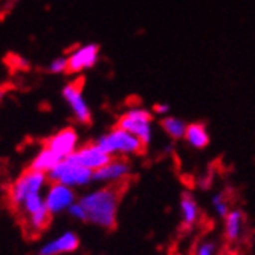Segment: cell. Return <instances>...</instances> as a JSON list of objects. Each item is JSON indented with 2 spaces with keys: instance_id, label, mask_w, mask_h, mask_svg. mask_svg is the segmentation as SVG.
I'll return each mask as SVG.
<instances>
[{
  "instance_id": "obj_5",
  "label": "cell",
  "mask_w": 255,
  "mask_h": 255,
  "mask_svg": "<svg viewBox=\"0 0 255 255\" xmlns=\"http://www.w3.org/2000/svg\"><path fill=\"white\" fill-rule=\"evenodd\" d=\"M151 121H153V117L150 112L142 110V109H131L126 112L118 120L117 127L127 130L128 133L137 136L145 145H148L150 137H151Z\"/></svg>"
},
{
  "instance_id": "obj_13",
  "label": "cell",
  "mask_w": 255,
  "mask_h": 255,
  "mask_svg": "<svg viewBox=\"0 0 255 255\" xmlns=\"http://www.w3.org/2000/svg\"><path fill=\"white\" fill-rule=\"evenodd\" d=\"M245 231V214L236 208L225 217V239L228 243H236L242 239Z\"/></svg>"
},
{
  "instance_id": "obj_25",
  "label": "cell",
  "mask_w": 255,
  "mask_h": 255,
  "mask_svg": "<svg viewBox=\"0 0 255 255\" xmlns=\"http://www.w3.org/2000/svg\"><path fill=\"white\" fill-rule=\"evenodd\" d=\"M222 255H231V254H222Z\"/></svg>"
},
{
  "instance_id": "obj_23",
  "label": "cell",
  "mask_w": 255,
  "mask_h": 255,
  "mask_svg": "<svg viewBox=\"0 0 255 255\" xmlns=\"http://www.w3.org/2000/svg\"><path fill=\"white\" fill-rule=\"evenodd\" d=\"M153 109H154L156 113H165V112H168V106L167 104H156Z\"/></svg>"
},
{
  "instance_id": "obj_12",
  "label": "cell",
  "mask_w": 255,
  "mask_h": 255,
  "mask_svg": "<svg viewBox=\"0 0 255 255\" xmlns=\"http://www.w3.org/2000/svg\"><path fill=\"white\" fill-rule=\"evenodd\" d=\"M80 246V239L74 233H64L61 237L48 243L40 249V255H58L66 252H74Z\"/></svg>"
},
{
  "instance_id": "obj_14",
  "label": "cell",
  "mask_w": 255,
  "mask_h": 255,
  "mask_svg": "<svg viewBox=\"0 0 255 255\" xmlns=\"http://www.w3.org/2000/svg\"><path fill=\"white\" fill-rule=\"evenodd\" d=\"M52 216L54 214L49 211V208L44 203V206H41L37 213H34L32 216L23 220V228H25L26 233H32V237H37L51 225Z\"/></svg>"
},
{
  "instance_id": "obj_21",
  "label": "cell",
  "mask_w": 255,
  "mask_h": 255,
  "mask_svg": "<svg viewBox=\"0 0 255 255\" xmlns=\"http://www.w3.org/2000/svg\"><path fill=\"white\" fill-rule=\"evenodd\" d=\"M48 71L51 74H64V72H67V57L54 58L48 66Z\"/></svg>"
},
{
  "instance_id": "obj_17",
  "label": "cell",
  "mask_w": 255,
  "mask_h": 255,
  "mask_svg": "<svg viewBox=\"0 0 255 255\" xmlns=\"http://www.w3.org/2000/svg\"><path fill=\"white\" fill-rule=\"evenodd\" d=\"M185 139L187 142L194 148H205L210 144V136H208V130L205 124L194 123L187 126V133H185Z\"/></svg>"
},
{
  "instance_id": "obj_22",
  "label": "cell",
  "mask_w": 255,
  "mask_h": 255,
  "mask_svg": "<svg viewBox=\"0 0 255 255\" xmlns=\"http://www.w3.org/2000/svg\"><path fill=\"white\" fill-rule=\"evenodd\" d=\"M69 213H71L75 219L78 220H83V222H87V214L84 211V208L80 205V203H74L71 208H69Z\"/></svg>"
},
{
  "instance_id": "obj_3",
  "label": "cell",
  "mask_w": 255,
  "mask_h": 255,
  "mask_svg": "<svg viewBox=\"0 0 255 255\" xmlns=\"http://www.w3.org/2000/svg\"><path fill=\"white\" fill-rule=\"evenodd\" d=\"M46 182V173L32 170L31 167L25 170L20 177L9 187L8 197L12 210H20L25 199L32 193H40Z\"/></svg>"
},
{
  "instance_id": "obj_2",
  "label": "cell",
  "mask_w": 255,
  "mask_h": 255,
  "mask_svg": "<svg viewBox=\"0 0 255 255\" xmlns=\"http://www.w3.org/2000/svg\"><path fill=\"white\" fill-rule=\"evenodd\" d=\"M95 144L110 156H113L115 153L144 154L147 150V145L137 136L128 133L127 130L120 128V127H115L112 131L100 136L95 141Z\"/></svg>"
},
{
  "instance_id": "obj_18",
  "label": "cell",
  "mask_w": 255,
  "mask_h": 255,
  "mask_svg": "<svg viewBox=\"0 0 255 255\" xmlns=\"http://www.w3.org/2000/svg\"><path fill=\"white\" fill-rule=\"evenodd\" d=\"M160 127L164 128V131L173 139H182V137H185V133H187V126H185V123L177 118H173V117L162 120Z\"/></svg>"
},
{
  "instance_id": "obj_7",
  "label": "cell",
  "mask_w": 255,
  "mask_h": 255,
  "mask_svg": "<svg viewBox=\"0 0 255 255\" xmlns=\"http://www.w3.org/2000/svg\"><path fill=\"white\" fill-rule=\"evenodd\" d=\"M72 164L86 167L92 171H97L100 168H103L104 165H107L109 162L113 159L110 154H107L106 151H103L95 142L94 144H87L83 148L77 150L75 153H72L67 157Z\"/></svg>"
},
{
  "instance_id": "obj_9",
  "label": "cell",
  "mask_w": 255,
  "mask_h": 255,
  "mask_svg": "<svg viewBox=\"0 0 255 255\" xmlns=\"http://www.w3.org/2000/svg\"><path fill=\"white\" fill-rule=\"evenodd\" d=\"M77 141H78L77 131L72 127H67V128L60 130L54 136L48 137V141H46L44 147H48L49 150H52L57 156H60L64 160L72 153H75Z\"/></svg>"
},
{
  "instance_id": "obj_10",
  "label": "cell",
  "mask_w": 255,
  "mask_h": 255,
  "mask_svg": "<svg viewBox=\"0 0 255 255\" xmlns=\"http://www.w3.org/2000/svg\"><path fill=\"white\" fill-rule=\"evenodd\" d=\"M74 200L75 194L71 190V187L63 183H52L48 191V196L44 199V203L52 214H57L64 210H69L74 205Z\"/></svg>"
},
{
  "instance_id": "obj_6",
  "label": "cell",
  "mask_w": 255,
  "mask_h": 255,
  "mask_svg": "<svg viewBox=\"0 0 255 255\" xmlns=\"http://www.w3.org/2000/svg\"><path fill=\"white\" fill-rule=\"evenodd\" d=\"M84 77H78L72 83H69L63 87L61 94L66 103L71 107L74 117L81 124H90L92 123V113L87 106V103L83 98V87H84Z\"/></svg>"
},
{
  "instance_id": "obj_19",
  "label": "cell",
  "mask_w": 255,
  "mask_h": 255,
  "mask_svg": "<svg viewBox=\"0 0 255 255\" xmlns=\"http://www.w3.org/2000/svg\"><path fill=\"white\" fill-rule=\"evenodd\" d=\"M193 255H220L219 254V246L213 240H203L196 245Z\"/></svg>"
},
{
  "instance_id": "obj_11",
  "label": "cell",
  "mask_w": 255,
  "mask_h": 255,
  "mask_svg": "<svg viewBox=\"0 0 255 255\" xmlns=\"http://www.w3.org/2000/svg\"><path fill=\"white\" fill-rule=\"evenodd\" d=\"M130 164L126 157H113L107 165L94 171V180L100 182H118L130 177Z\"/></svg>"
},
{
  "instance_id": "obj_15",
  "label": "cell",
  "mask_w": 255,
  "mask_h": 255,
  "mask_svg": "<svg viewBox=\"0 0 255 255\" xmlns=\"http://www.w3.org/2000/svg\"><path fill=\"white\" fill-rule=\"evenodd\" d=\"M63 159L60 156H57L52 150H49L48 147H44L37 156L35 159L32 160L31 164V168L32 170H37V171H41V173H49L52 171Z\"/></svg>"
},
{
  "instance_id": "obj_16",
  "label": "cell",
  "mask_w": 255,
  "mask_h": 255,
  "mask_svg": "<svg viewBox=\"0 0 255 255\" xmlns=\"http://www.w3.org/2000/svg\"><path fill=\"white\" fill-rule=\"evenodd\" d=\"M180 208H182V217H183V226L191 228L199 220V206L196 199L190 193H183L180 199Z\"/></svg>"
},
{
  "instance_id": "obj_4",
  "label": "cell",
  "mask_w": 255,
  "mask_h": 255,
  "mask_svg": "<svg viewBox=\"0 0 255 255\" xmlns=\"http://www.w3.org/2000/svg\"><path fill=\"white\" fill-rule=\"evenodd\" d=\"M48 177L52 183H63L67 187H78V185H86L94 179V171L72 164L69 159L61 160L60 164L48 173Z\"/></svg>"
},
{
  "instance_id": "obj_20",
  "label": "cell",
  "mask_w": 255,
  "mask_h": 255,
  "mask_svg": "<svg viewBox=\"0 0 255 255\" xmlns=\"http://www.w3.org/2000/svg\"><path fill=\"white\" fill-rule=\"evenodd\" d=\"M213 205H214V208H216V211L219 213V216L223 217V219L231 213V203H229V200L226 199V194H225V193L217 194V196L213 199Z\"/></svg>"
},
{
  "instance_id": "obj_8",
  "label": "cell",
  "mask_w": 255,
  "mask_h": 255,
  "mask_svg": "<svg viewBox=\"0 0 255 255\" xmlns=\"http://www.w3.org/2000/svg\"><path fill=\"white\" fill-rule=\"evenodd\" d=\"M100 46L95 43L84 44L67 57V74H80L86 69L94 67L98 61Z\"/></svg>"
},
{
  "instance_id": "obj_24",
  "label": "cell",
  "mask_w": 255,
  "mask_h": 255,
  "mask_svg": "<svg viewBox=\"0 0 255 255\" xmlns=\"http://www.w3.org/2000/svg\"><path fill=\"white\" fill-rule=\"evenodd\" d=\"M6 90H8V86H5V87H0V103H2V100L5 98V95H6Z\"/></svg>"
},
{
  "instance_id": "obj_1",
  "label": "cell",
  "mask_w": 255,
  "mask_h": 255,
  "mask_svg": "<svg viewBox=\"0 0 255 255\" xmlns=\"http://www.w3.org/2000/svg\"><path fill=\"white\" fill-rule=\"evenodd\" d=\"M130 177L112 182L107 187L90 193L80 199V205L87 214V222L95 223L107 231H113L118 226V206L123 196L127 193Z\"/></svg>"
}]
</instances>
